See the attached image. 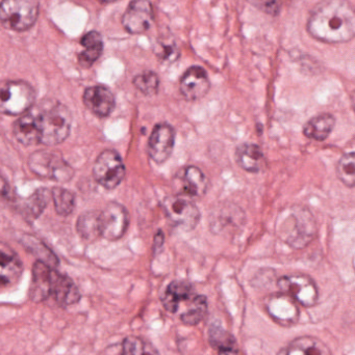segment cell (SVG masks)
<instances>
[{
	"mask_svg": "<svg viewBox=\"0 0 355 355\" xmlns=\"http://www.w3.org/2000/svg\"><path fill=\"white\" fill-rule=\"evenodd\" d=\"M174 141L175 132L172 126L167 123L156 125L148 141V155L156 164H164L172 154Z\"/></svg>",
	"mask_w": 355,
	"mask_h": 355,
	"instance_id": "4fadbf2b",
	"label": "cell"
},
{
	"mask_svg": "<svg viewBox=\"0 0 355 355\" xmlns=\"http://www.w3.org/2000/svg\"><path fill=\"white\" fill-rule=\"evenodd\" d=\"M287 355H333L329 348L317 338L304 336L294 340L288 347Z\"/></svg>",
	"mask_w": 355,
	"mask_h": 355,
	"instance_id": "484cf974",
	"label": "cell"
},
{
	"mask_svg": "<svg viewBox=\"0 0 355 355\" xmlns=\"http://www.w3.org/2000/svg\"><path fill=\"white\" fill-rule=\"evenodd\" d=\"M93 177L106 189H115L125 177L122 158L113 150L101 152L93 166Z\"/></svg>",
	"mask_w": 355,
	"mask_h": 355,
	"instance_id": "ba28073f",
	"label": "cell"
},
{
	"mask_svg": "<svg viewBox=\"0 0 355 355\" xmlns=\"http://www.w3.org/2000/svg\"><path fill=\"white\" fill-rule=\"evenodd\" d=\"M83 99L85 107L99 118L110 116L114 110V94L104 85L88 87L83 93Z\"/></svg>",
	"mask_w": 355,
	"mask_h": 355,
	"instance_id": "2e32d148",
	"label": "cell"
},
{
	"mask_svg": "<svg viewBox=\"0 0 355 355\" xmlns=\"http://www.w3.org/2000/svg\"><path fill=\"white\" fill-rule=\"evenodd\" d=\"M336 119L333 114H322L311 119L304 127V135L308 139L323 141L333 132Z\"/></svg>",
	"mask_w": 355,
	"mask_h": 355,
	"instance_id": "cb8c5ba5",
	"label": "cell"
},
{
	"mask_svg": "<svg viewBox=\"0 0 355 355\" xmlns=\"http://www.w3.org/2000/svg\"><path fill=\"white\" fill-rule=\"evenodd\" d=\"M208 342L218 355H239V345L233 334L218 323H213L208 329Z\"/></svg>",
	"mask_w": 355,
	"mask_h": 355,
	"instance_id": "603a6c76",
	"label": "cell"
},
{
	"mask_svg": "<svg viewBox=\"0 0 355 355\" xmlns=\"http://www.w3.org/2000/svg\"><path fill=\"white\" fill-rule=\"evenodd\" d=\"M119 355H160L158 350L150 342L142 339V338L131 337L125 338L122 343V349Z\"/></svg>",
	"mask_w": 355,
	"mask_h": 355,
	"instance_id": "4dcf8cb0",
	"label": "cell"
},
{
	"mask_svg": "<svg viewBox=\"0 0 355 355\" xmlns=\"http://www.w3.org/2000/svg\"><path fill=\"white\" fill-rule=\"evenodd\" d=\"M40 144L56 146L63 143L70 133L72 116L62 103H53L47 110L37 112Z\"/></svg>",
	"mask_w": 355,
	"mask_h": 355,
	"instance_id": "3957f363",
	"label": "cell"
},
{
	"mask_svg": "<svg viewBox=\"0 0 355 355\" xmlns=\"http://www.w3.org/2000/svg\"><path fill=\"white\" fill-rule=\"evenodd\" d=\"M162 206L167 218L183 231H192L199 223L200 212L197 207L183 196H167Z\"/></svg>",
	"mask_w": 355,
	"mask_h": 355,
	"instance_id": "9c48e42d",
	"label": "cell"
},
{
	"mask_svg": "<svg viewBox=\"0 0 355 355\" xmlns=\"http://www.w3.org/2000/svg\"><path fill=\"white\" fill-rule=\"evenodd\" d=\"M102 3H108V2L116 1V0H99Z\"/></svg>",
	"mask_w": 355,
	"mask_h": 355,
	"instance_id": "74e56055",
	"label": "cell"
},
{
	"mask_svg": "<svg viewBox=\"0 0 355 355\" xmlns=\"http://www.w3.org/2000/svg\"><path fill=\"white\" fill-rule=\"evenodd\" d=\"M14 135L24 146L40 144V129L37 112H26L14 124Z\"/></svg>",
	"mask_w": 355,
	"mask_h": 355,
	"instance_id": "7402d4cb",
	"label": "cell"
},
{
	"mask_svg": "<svg viewBox=\"0 0 355 355\" xmlns=\"http://www.w3.org/2000/svg\"><path fill=\"white\" fill-rule=\"evenodd\" d=\"M50 198H51V194L47 189L45 188L38 189L33 196L27 198L24 206H23V214H24L25 218L27 220L28 219L35 220V218H38L47 206Z\"/></svg>",
	"mask_w": 355,
	"mask_h": 355,
	"instance_id": "83f0119b",
	"label": "cell"
},
{
	"mask_svg": "<svg viewBox=\"0 0 355 355\" xmlns=\"http://www.w3.org/2000/svg\"><path fill=\"white\" fill-rule=\"evenodd\" d=\"M193 285L187 281H174L169 284L162 296V304L166 311L175 314L181 302L191 300L195 296Z\"/></svg>",
	"mask_w": 355,
	"mask_h": 355,
	"instance_id": "ffe728a7",
	"label": "cell"
},
{
	"mask_svg": "<svg viewBox=\"0 0 355 355\" xmlns=\"http://www.w3.org/2000/svg\"><path fill=\"white\" fill-rule=\"evenodd\" d=\"M35 93L24 81H6L0 85V114L20 116L33 107Z\"/></svg>",
	"mask_w": 355,
	"mask_h": 355,
	"instance_id": "5b68a950",
	"label": "cell"
},
{
	"mask_svg": "<svg viewBox=\"0 0 355 355\" xmlns=\"http://www.w3.org/2000/svg\"><path fill=\"white\" fill-rule=\"evenodd\" d=\"M165 237L163 235L162 232L158 231V234H156V237H154V252H158L160 248H163V244H164Z\"/></svg>",
	"mask_w": 355,
	"mask_h": 355,
	"instance_id": "8d00e7d4",
	"label": "cell"
},
{
	"mask_svg": "<svg viewBox=\"0 0 355 355\" xmlns=\"http://www.w3.org/2000/svg\"><path fill=\"white\" fill-rule=\"evenodd\" d=\"M31 172L43 179L65 183L72 179L74 171L58 152L37 151L28 158Z\"/></svg>",
	"mask_w": 355,
	"mask_h": 355,
	"instance_id": "8992f818",
	"label": "cell"
},
{
	"mask_svg": "<svg viewBox=\"0 0 355 355\" xmlns=\"http://www.w3.org/2000/svg\"><path fill=\"white\" fill-rule=\"evenodd\" d=\"M135 89L146 96H154L158 94L160 87V78L156 73L152 71H145L137 75L133 80Z\"/></svg>",
	"mask_w": 355,
	"mask_h": 355,
	"instance_id": "836d02e7",
	"label": "cell"
},
{
	"mask_svg": "<svg viewBox=\"0 0 355 355\" xmlns=\"http://www.w3.org/2000/svg\"><path fill=\"white\" fill-rule=\"evenodd\" d=\"M154 51L162 62H168V64L174 62L179 58V50L176 44L171 40L164 39V37L156 42Z\"/></svg>",
	"mask_w": 355,
	"mask_h": 355,
	"instance_id": "e575fe53",
	"label": "cell"
},
{
	"mask_svg": "<svg viewBox=\"0 0 355 355\" xmlns=\"http://www.w3.org/2000/svg\"><path fill=\"white\" fill-rule=\"evenodd\" d=\"M337 175L340 181L352 188L355 183V154L354 152L345 154L342 156L341 159L338 162Z\"/></svg>",
	"mask_w": 355,
	"mask_h": 355,
	"instance_id": "d6a6232c",
	"label": "cell"
},
{
	"mask_svg": "<svg viewBox=\"0 0 355 355\" xmlns=\"http://www.w3.org/2000/svg\"><path fill=\"white\" fill-rule=\"evenodd\" d=\"M276 232L279 237L288 245L295 250H302L308 246L316 236V220L308 208L291 207L279 216Z\"/></svg>",
	"mask_w": 355,
	"mask_h": 355,
	"instance_id": "7a4b0ae2",
	"label": "cell"
},
{
	"mask_svg": "<svg viewBox=\"0 0 355 355\" xmlns=\"http://www.w3.org/2000/svg\"><path fill=\"white\" fill-rule=\"evenodd\" d=\"M238 166L248 173H260L267 166L264 152L254 144H242L236 150Z\"/></svg>",
	"mask_w": 355,
	"mask_h": 355,
	"instance_id": "44dd1931",
	"label": "cell"
},
{
	"mask_svg": "<svg viewBox=\"0 0 355 355\" xmlns=\"http://www.w3.org/2000/svg\"><path fill=\"white\" fill-rule=\"evenodd\" d=\"M76 231L87 241H93L101 237L99 211L91 210L83 213L77 219Z\"/></svg>",
	"mask_w": 355,
	"mask_h": 355,
	"instance_id": "4316f807",
	"label": "cell"
},
{
	"mask_svg": "<svg viewBox=\"0 0 355 355\" xmlns=\"http://www.w3.org/2000/svg\"><path fill=\"white\" fill-rule=\"evenodd\" d=\"M50 298H52L60 308H66L79 302L81 292L70 277L58 273L54 269Z\"/></svg>",
	"mask_w": 355,
	"mask_h": 355,
	"instance_id": "e0dca14e",
	"label": "cell"
},
{
	"mask_svg": "<svg viewBox=\"0 0 355 355\" xmlns=\"http://www.w3.org/2000/svg\"><path fill=\"white\" fill-rule=\"evenodd\" d=\"M308 31L324 43L352 41L355 35L354 6L348 0H323L311 12Z\"/></svg>",
	"mask_w": 355,
	"mask_h": 355,
	"instance_id": "6da1fadb",
	"label": "cell"
},
{
	"mask_svg": "<svg viewBox=\"0 0 355 355\" xmlns=\"http://www.w3.org/2000/svg\"><path fill=\"white\" fill-rule=\"evenodd\" d=\"M248 3L270 16H279L281 10V4L279 0H246Z\"/></svg>",
	"mask_w": 355,
	"mask_h": 355,
	"instance_id": "d590c367",
	"label": "cell"
},
{
	"mask_svg": "<svg viewBox=\"0 0 355 355\" xmlns=\"http://www.w3.org/2000/svg\"><path fill=\"white\" fill-rule=\"evenodd\" d=\"M208 314V300L204 295H195L190 300V306L181 316V322L187 325H197Z\"/></svg>",
	"mask_w": 355,
	"mask_h": 355,
	"instance_id": "f1b7e54d",
	"label": "cell"
},
{
	"mask_svg": "<svg viewBox=\"0 0 355 355\" xmlns=\"http://www.w3.org/2000/svg\"><path fill=\"white\" fill-rule=\"evenodd\" d=\"M283 294L293 298L298 304L306 308L314 306L318 302L319 291L314 279L304 275H283L277 281Z\"/></svg>",
	"mask_w": 355,
	"mask_h": 355,
	"instance_id": "52a82bcc",
	"label": "cell"
},
{
	"mask_svg": "<svg viewBox=\"0 0 355 355\" xmlns=\"http://www.w3.org/2000/svg\"><path fill=\"white\" fill-rule=\"evenodd\" d=\"M39 15V0H2L0 3V22L14 31L31 28Z\"/></svg>",
	"mask_w": 355,
	"mask_h": 355,
	"instance_id": "277c9868",
	"label": "cell"
},
{
	"mask_svg": "<svg viewBox=\"0 0 355 355\" xmlns=\"http://www.w3.org/2000/svg\"><path fill=\"white\" fill-rule=\"evenodd\" d=\"M23 265L14 250L0 243V288L14 285L22 275Z\"/></svg>",
	"mask_w": 355,
	"mask_h": 355,
	"instance_id": "d6986e66",
	"label": "cell"
},
{
	"mask_svg": "<svg viewBox=\"0 0 355 355\" xmlns=\"http://www.w3.org/2000/svg\"><path fill=\"white\" fill-rule=\"evenodd\" d=\"M24 245L25 248H28L33 254H35L39 258L38 261L45 263L46 265L51 267V268H56L58 266V261L56 254L45 244L39 241V240L33 237H29V236H25Z\"/></svg>",
	"mask_w": 355,
	"mask_h": 355,
	"instance_id": "1f68e13d",
	"label": "cell"
},
{
	"mask_svg": "<svg viewBox=\"0 0 355 355\" xmlns=\"http://www.w3.org/2000/svg\"><path fill=\"white\" fill-rule=\"evenodd\" d=\"M53 271L54 268H51L41 261H37L33 264L29 288V297L33 302H42L49 300Z\"/></svg>",
	"mask_w": 355,
	"mask_h": 355,
	"instance_id": "ac0fdd59",
	"label": "cell"
},
{
	"mask_svg": "<svg viewBox=\"0 0 355 355\" xmlns=\"http://www.w3.org/2000/svg\"><path fill=\"white\" fill-rule=\"evenodd\" d=\"M85 49L79 54V62L83 68H90L101 55L104 49L102 37L97 31H90L81 42Z\"/></svg>",
	"mask_w": 355,
	"mask_h": 355,
	"instance_id": "d4e9b609",
	"label": "cell"
},
{
	"mask_svg": "<svg viewBox=\"0 0 355 355\" xmlns=\"http://www.w3.org/2000/svg\"><path fill=\"white\" fill-rule=\"evenodd\" d=\"M267 312L279 324L290 327L295 324L299 319V308L293 298L287 294H274L265 302Z\"/></svg>",
	"mask_w": 355,
	"mask_h": 355,
	"instance_id": "5bb4252c",
	"label": "cell"
},
{
	"mask_svg": "<svg viewBox=\"0 0 355 355\" xmlns=\"http://www.w3.org/2000/svg\"><path fill=\"white\" fill-rule=\"evenodd\" d=\"M50 194H51L54 208L58 215L68 216L73 212L75 205H76V200H75V196L72 191L62 187H54L52 188Z\"/></svg>",
	"mask_w": 355,
	"mask_h": 355,
	"instance_id": "f546056e",
	"label": "cell"
},
{
	"mask_svg": "<svg viewBox=\"0 0 355 355\" xmlns=\"http://www.w3.org/2000/svg\"><path fill=\"white\" fill-rule=\"evenodd\" d=\"M154 22V6L149 0H133L122 17L125 31L131 35L146 33Z\"/></svg>",
	"mask_w": 355,
	"mask_h": 355,
	"instance_id": "7c38bea8",
	"label": "cell"
},
{
	"mask_svg": "<svg viewBox=\"0 0 355 355\" xmlns=\"http://www.w3.org/2000/svg\"><path fill=\"white\" fill-rule=\"evenodd\" d=\"M101 237L116 241L124 236L129 223L126 208L118 202H108L104 210L99 211Z\"/></svg>",
	"mask_w": 355,
	"mask_h": 355,
	"instance_id": "30bf717a",
	"label": "cell"
},
{
	"mask_svg": "<svg viewBox=\"0 0 355 355\" xmlns=\"http://www.w3.org/2000/svg\"><path fill=\"white\" fill-rule=\"evenodd\" d=\"M210 83L208 73L199 66H193L183 73L179 83V91L181 95L189 100L201 99L210 91Z\"/></svg>",
	"mask_w": 355,
	"mask_h": 355,
	"instance_id": "9a60e30c",
	"label": "cell"
},
{
	"mask_svg": "<svg viewBox=\"0 0 355 355\" xmlns=\"http://www.w3.org/2000/svg\"><path fill=\"white\" fill-rule=\"evenodd\" d=\"M172 185L177 196L200 198L208 191V181L199 168L190 166L176 173Z\"/></svg>",
	"mask_w": 355,
	"mask_h": 355,
	"instance_id": "8fae6325",
	"label": "cell"
}]
</instances>
